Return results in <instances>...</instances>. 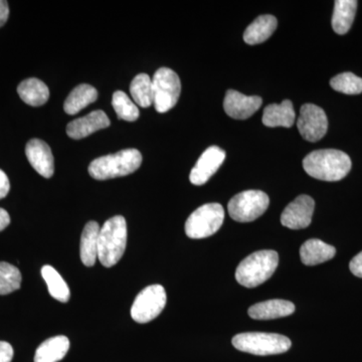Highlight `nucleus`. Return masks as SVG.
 <instances>
[{"mask_svg":"<svg viewBox=\"0 0 362 362\" xmlns=\"http://www.w3.org/2000/svg\"><path fill=\"white\" fill-rule=\"evenodd\" d=\"M303 168L307 175L323 181L341 180L351 169V160L345 152L321 149L305 157Z\"/></svg>","mask_w":362,"mask_h":362,"instance_id":"1","label":"nucleus"},{"mask_svg":"<svg viewBox=\"0 0 362 362\" xmlns=\"http://www.w3.org/2000/svg\"><path fill=\"white\" fill-rule=\"evenodd\" d=\"M127 223L122 216H116L100 228L98 259L106 268L115 266L125 252L127 245Z\"/></svg>","mask_w":362,"mask_h":362,"instance_id":"2","label":"nucleus"},{"mask_svg":"<svg viewBox=\"0 0 362 362\" xmlns=\"http://www.w3.org/2000/svg\"><path fill=\"white\" fill-rule=\"evenodd\" d=\"M278 264V252L273 250L252 252L238 266L235 280L246 288L258 287L273 276Z\"/></svg>","mask_w":362,"mask_h":362,"instance_id":"3","label":"nucleus"},{"mask_svg":"<svg viewBox=\"0 0 362 362\" xmlns=\"http://www.w3.org/2000/svg\"><path fill=\"white\" fill-rule=\"evenodd\" d=\"M142 156L137 149H124L115 154L99 157L90 162L89 173L97 180L129 175L140 168Z\"/></svg>","mask_w":362,"mask_h":362,"instance_id":"4","label":"nucleus"},{"mask_svg":"<svg viewBox=\"0 0 362 362\" xmlns=\"http://www.w3.org/2000/svg\"><path fill=\"white\" fill-rule=\"evenodd\" d=\"M232 342L240 351L263 356L285 354L292 346L289 338L277 333H240L233 338Z\"/></svg>","mask_w":362,"mask_h":362,"instance_id":"5","label":"nucleus"},{"mask_svg":"<svg viewBox=\"0 0 362 362\" xmlns=\"http://www.w3.org/2000/svg\"><path fill=\"white\" fill-rule=\"evenodd\" d=\"M225 221V209L220 204H206L195 209L185 223L190 239H204L214 235Z\"/></svg>","mask_w":362,"mask_h":362,"instance_id":"6","label":"nucleus"},{"mask_svg":"<svg viewBox=\"0 0 362 362\" xmlns=\"http://www.w3.org/2000/svg\"><path fill=\"white\" fill-rule=\"evenodd\" d=\"M270 204L268 194L261 190H246L235 195L228 204V211L233 221L251 223L259 218Z\"/></svg>","mask_w":362,"mask_h":362,"instance_id":"7","label":"nucleus"},{"mask_svg":"<svg viewBox=\"0 0 362 362\" xmlns=\"http://www.w3.org/2000/svg\"><path fill=\"white\" fill-rule=\"evenodd\" d=\"M153 105L158 113H166L173 109L180 99L181 83L175 71L168 68L158 69L152 78Z\"/></svg>","mask_w":362,"mask_h":362,"instance_id":"8","label":"nucleus"},{"mask_svg":"<svg viewBox=\"0 0 362 362\" xmlns=\"http://www.w3.org/2000/svg\"><path fill=\"white\" fill-rule=\"evenodd\" d=\"M166 301L165 289L161 285H150L135 298L131 307V317L135 322L148 323L160 315Z\"/></svg>","mask_w":362,"mask_h":362,"instance_id":"9","label":"nucleus"},{"mask_svg":"<svg viewBox=\"0 0 362 362\" xmlns=\"http://www.w3.org/2000/svg\"><path fill=\"white\" fill-rule=\"evenodd\" d=\"M297 127L300 134L307 141H319L327 133V116L320 107L314 104H305L300 109Z\"/></svg>","mask_w":362,"mask_h":362,"instance_id":"10","label":"nucleus"},{"mask_svg":"<svg viewBox=\"0 0 362 362\" xmlns=\"http://www.w3.org/2000/svg\"><path fill=\"white\" fill-rule=\"evenodd\" d=\"M315 202L309 195H300L286 206L281 214V223L290 230H302L310 226Z\"/></svg>","mask_w":362,"mask_h":362,"instance_id":"11","label":"nucleus"},{"mask_svg":"<svg viewBox=\"0 0 362 362\" xmlns=\"http://www.w3.org/2000/svg\"><path fill=\"white\" fill-rule=\"evenodd\" d=\"M226 159V152L218 146L209 147L199 157L190 173V182L194 185L206 183L218 170Z\"/></svg>","mask_w":362,"mask_h":362,"instance_id":"12","label":"nucleus"},{"mask_svg":"<svg viewBox=\"0 0 362 362\" xmlns=\"http://www.w3.org/2000/svg\"><path fill=\"white\" fill-rule=\"evenodd\" d=\"M263 104V100L259 96H246L235 90L226 92L223 109L230 118L245 120L254 115Z\"/></svg>","mask_w":362,"mask_h":362,"instance_id":"13","label":"nucleus"},{"mask_svg":"<svg viewBox=\"0 0 362 362\" xmlns=\"http://www.w3.org/2000/svg\"><path fill=\"white\" fill-rule=\"evenodd\" d=\"M25 154L30 165L39 175L52 177L54 173V160L49 145L40 139H32L25 147Z\"/></svg>","mask_w":362,"mask_h":362,"instance_id":"14","label":"nucleus"},{"mask_svg":"<svg viewBox=\"0 0 362 362\" xmlns=\"http://www.w3.org/2000/svg\"><path fill=\"white\" fill-rule=\"evenodd\" d=\"M110 120L104 111L90 112L87 116L76 119L66 126V134L71 139L80 140L110 126Z\"/></svg>","mask_w":362,"mask_h":362,"instance_id":"15","label":"nucleus"},{"mask_svg":"<svg viewBox=\"0 0 362 362\" xmlns=\"http://www.w3.org/2000/svg\"><path fill=\"white\" fill-rule=\"evenodd\" d=\"M294 312L295 305L292 302L273 299L252 305L247 313L255 320H271L292 315Z\"/></svg>","mask_w":362,"mask_h":362,"instance_id":"16","label":"nucleus"},{"mask_svg":"<svg viewBox=\"0 0 362 362\" xmlns=\"http://www.w3.org/2000/svg\"><path fill=\"white\" fill-rule=\"evenodd\" d=\"M337 249L323 240L311 239L306 240L300 249V258L306 266H316L334 258Z\"/></svg>","mask_w":362,"mask_h":362,"instance_id":"17","label":"nucleus"},{"mask_svg":"<svg viewBox=\"0 0 362 362\" xmlns=\"http://www.w3.org/2000/svg\"><path fill=\"white\" fill-rule=\"evenodd\" d=\"M296 114L291 101L285 100L281 104H271L266 107L263 123L267 127H292Z\"/></svg>","mask_w":362,"mask_h":362,"instance_id":"18","label":"nucleus"},{"mask_svg":"<svg viewBox=\"0 0 362 362\" xmlns=\"http://www.w3.org/2000/svg\"><path fill=\"white\" fill-rule=\"evenodd\" d=\"M277 18L271 14L259 16L244 33V40L247 45H259L266 42L277 28Z\"/></svg>","mask_w":362,"mask_h":362,"instance_id":"19","label":"nucleus"},{"mask_svg":"<svg viewBox=\"0 0 362 362\" xmlns=\"http://www.w3.org/2000/svg\"><path fill=\"white\" fill-rule=\"evenodd\" d=\"M70 349V340L64 335L49 338L37 347L35 362H58Z\"/></svg>","mask_w":362,"mask_h":362,"instance_id":"20","label":"nucleus"},{"mask_svg":"<svg viewBox=\"0 0 362 362\" xmlns=\"http://www.w3.org/2000/svg\"><path fill=\"white\" fill-rule=\"evenodd\" d=\"M100 226L96 221H89L85 226L81 238L80 255L83 264L92 267L96 264L99 247Z\"/></svg>","mask_w":362,"mask_h":362,"instance_id":"21","label":"nucleus"},{"mask_svg":"<svg viewBox=\"0 0 362 362\" xmlns=\"http://www.w3.org/2000/svg\"><path fill=\"white\" fill-rule=\"evenodd\" d=\"M21 99L33 107L42 106L47 103L49 98L47 86L39 78H30L21 82L18 88Z\"/></svg>","mask_w":362,"mask_h":362,"instance_id":"22","label":"nucleus"},{"mask_svg":"<svg viewBox=\"0 0 362 362\" xmlns=\"http://www.w3.org/2000/svg\"><path fill=\"white\" fill-rule=\"evenodd\" d=\"M357 4L356 0H337L332 16V28L338 35L349 32L356 18Z\"/></svg>","mask_w":362,"mask_h":362,"instance_id":"23","label":"nucleus"},{"mask_svg":"<svg viewBox=\"0 0 362 362\" xmlns=\"http://www.w3.org/2000/svg\"><path fill=\"white\" fill-rule=\"evenodd\" d=\"M98 98L97 90L90 85L82 84L75 88L64 104V110L69 115H76L88 105L94 103Z\"/></svg>","mask_w":362,"mask_h":362,"instance_id":"24","label":"nucleus"},{"mask_svg":"<svg viewBox=\"0 0 362 362\" xmlns=\"http://www.w3.org/2000/svg\"><path fill=\"white\" fill-rule=\"evenodd\" d=\"M42 276L47 283V289L52 298L62 303H66L70 300V288L56 269L52 268V266L45 265L42 268Z\"/></svg>","mask_w":362,"mask_h":362,"instance_id":"25","label":"nucleus"},{"mask_svg":"<svg viewBox=\"0 0 362 362\" xmlns=\"http://www.w3.org/2000/svg\"><path fill=\"white\" fill-rule=\"evenodd\" d=\"M130 93L135 103L142 108H148L153 104L152 80L147 74H139L133 78Z\"/></svg>","mask_w":362,"mask_h":362,"instance_id":"26","label":"nucleus"},{"mask_svg":"<svg viewBox=\"0 0 362 362\" xmlns=\"http://www.w3.org/2000/svg\"><path fill=\"white\" fill-rule=\"evenodd\" d=\"M21 274L16 266L6 262H0V295L11 294L20 289Z\"/></svg>","mask_w":362,"mask_h":362,"instance_id":"27","label":"nucleus"},{"mask_svg":"<svg viewBox=\"0 0 362 362\" xmlns=\"http://www.w3.org/2000/svg\"><path fill=\"white\" fill-rule=\"evenodd\" d=\"M112 105L119 119L133 122L139 117V109L122 90H116L114 93Z\"/></svg>","mask_w":362,"mask_h":362,"instance_id":"28","label":"nucleus"},{"mask_svg":"<svg viewBox=\"0 0 362 362\" xmlns=\"http://www.w3.org/2000/svg\"><path fill=\"white\" fill-rule=\"evenodd\" d=\"M330 86L333 90L342 94L358 95L362 93V78L349 71L331 78Z\"/></svg>","mask_w":362,"mask_h":362,"instance_id":"29","label":"nucleus"},{"mask_svg":"<svg viewBox=\"0 0 362 362\" xmlns=\"http://www.w3.org/2000/svg\"><path fill=\"white\" fill-rule=\"evenodd\" d=\"M13 358V346L8 342L0 341V362H11Z\"/></svg>","mask_w":362,"mask_h":362,"instance_id":"30","label":"nucleus"},{"mask_svg":"<svg viewBox=\"0 0 362 362\" xmlns=\"http://www.w3.org/2000/svg\"><path fill=\"white\" fill-rule=\"evenodd\" d=\"M351 273L356 277L362 278V252L357 254L349 264Z\"/></svg>","mask_w":362,"mask_h":362,"instance_id":"31","label":"nucleus"},{"mask_svg":"<svg viewBox=\"0 0 362 362\" xmlns=\"http://www.w3.org/2000/svg\"><path fill=\"white\" fill-rule=\"evenodd\" d=\"M11 189V183L4 170L0 169V199H4Z\"/></svg>","mask_w":362,"mask_h":362,"instance_id":"32","label":"nucleus"},{"mask_svg":"<svg viewBox=\"0 0 362 362\" xmlns=\"http://www.w3.org/2000/svg\"><path fill=\"white\" fill-rule=\"evenodd\" d=\"M9 16V7L7 1L0 0V28L6 25Z\"/></svg>","mask_w":362,"mask_h":362,"instance_id":"33","label":"nucleus"},{"mask_svg":"<svg viewBox=\"0 0 362 362\" xmlns=\"http://www.w3.org/2000/svg\"><path fill=\"white\" fill-rule=\"evenodd\" d=\"M9 223H11V216L6 209L0 207V232L6 228Z\"/></svg>","mask_w":362,"mask_h":362,"instance_id":"34","label":"nucleus"}]
</instances>
